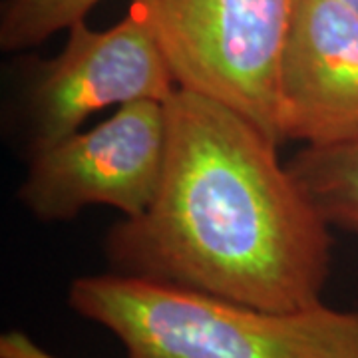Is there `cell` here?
Instances as JSON below:
<instances>
[{
  "label": "cell",
  "mask_w": 358,
  "mask_h": 358,
  "mask_svg": "<svg viewBox=\"0 0 358 358\" xmlns=\"http://www.w3.org/2000/svg\"><path fill=\"white\" fill-rule=\"evenodd\" d=\"M166 117V167L154 203L108 233L114 273L271 313L320 305L331 225L281 164V141L189 90L167 100Z\"/></svg>",
  "instance_id": "cell-1"
},
{
  "label": "cell",
  "mask_w": 358,
  "mask_h": 358,
  "mask_svg": "<svg viewBox=\"0 0 358 358\" xmlns=\"http://www.w3.org/2000/svg\"><path fill=\"white\" fill-rule=\"evenodd\" d=\"M70 308L108 329L126 358H358V310L320 303L271 313L122 273L78 277Z\"/></svg>",
  "instance_id": "cell-2"
},
{
  "label": "cell",
  "mask_w": 358,
  "mask_h": 358,
  "mask_svg": "<svg viewBox=\"0 0 358 358\" xmlns=\"http://www.w3.org/2000/svg\"><path fill=\"white\" fill-rule=\"evenodd\" d=\"M303 0H131L178 88L241 112L279 138V72Z\"/></svg>",
  "instance_id": "cell-3"
},
{
  "label": "cell",
  "mask_w": 358,
  "mask_h": 358,
  "mask_svg": "<svg viewBox=\"0 0 358 358\" xmlns=\"http://www.w3.org/2000/svg\"><path fill=\"white\" fill-rule=\"evenodd\" d=\"M166 152V103L131 102L88 131L30 154L18 199L40 221L74 219L92 205L136 219L159 192Z\"/></svg>",
  "instance_id": "cell-4"
},
{
  "label": "cell",
  "mask_w": 358,
  "mask_h": 358,
  "mask_svg": "<svg viewBox=\"0 0 358 358\" xmlns=\"http://www.w3.org/2000/svg\"><path fill=\"white\" fill-rule=\"evenodd\" d=\"M178 84L148 24L134 13L108 30L68 28L62 52L38 66L26 96L28 150L36 154L80 131L90 115L131 102L166 103Z\"/></svg>",
  "instance_id": "cell-5"
},
{
  "label": "cell",
  "mask_w": 358,
  "mask_h": 358,
  "mask_svg": "<svg viewBox=\"0 0 358 358\" xmlns=\"http://www.w3.org/2000/svg\"><path fill=\"white\" fill-rule=\"evenodd\" d=\"M279 138L305 148L358 141V13L303 0L279 72Z\"/></svg>",
  "instance_id": "cell-6"
},
{
  "label": "cell",
  "mask_w": 358,
  "mask_h": 358,
  "mask_svg": "<svg viewBox=\"0 0 358 358\" xmlns=\"http://www.w3.org/2000/svg\"><path fill=\"white\" fill-rule=\"evenodd\" d=\"M287 166L331 227L358 235V141L303 148Z\"/></svg>",
  "instance_id": "cell-7"
},
{
  "label": "cell",
  "mask_w": 358,
  "mask_h": 358,
  "mask_svg": "<svg viewBox=\"0 0 358 358\" xmlns=\"http://www.w3.org/2000/svg\"><path fill=\"white\" fill-rule=\"evenodd\" d=\"M100 0H8L0 18V46L4 52L38 46L52 34L86 20Z\"/></svg>",
  "instance_id": "cell-8"
},
{
  "label": "cell",
  "mask_w": 358,
  "mask_h": 358,
  "mask_svg": "<svg viewBox=\"0 0 358 358\" xmlns=\"http://www.w3.org/2000/svg\"><path fill=\"white\" fill-rule=\"evenodd\" d=\"M338 2H343L348 8H352L355 13H358V0H338Z\"/></svg>",
  "instance_id": "cell-9"
}]
</instances>
